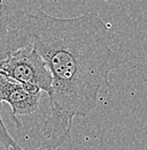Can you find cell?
I'll list each match as a JSON object with an SVG mask.
<instances>
[{
  "mask_svg": "<svg viewBox=\"0 0 147 150\" xmlns=\"http://www.w3.org/2000/svg\"><path fill=\"white\" fill-rule=\"evenodd\" d=\"M24 18L25 11L13 9L0 2V64L14 51L31 43ZM5 131L6 126L0 117V135Z\"/></svg>",
  "mask_w": 147,
  "mask_h": 150,
  "instance_id": "3",
  "label": "cell"
},
{
  "mask_svg": "<svg viewBox=\"0 0 147 150\" xmlns=\"http://www.w3.org/2000/svg\"><path fill=\"white\" fill-rule=\"evenodd\" d=\"M0 75L21 84L32 86L47 93L52 90V75L32 42L14 51L0 64Z\"/></svg>",
  "mask_w": 147,
  "mask_h": 150,
  "instance_id": "2",
  "label": "cell"
},
{
  "mask_svg": "<svg viewBox=\"0 0 147 150\" xmlns=\"http://www.w3.org/2000/svg\"><path fill=\"white\" fill-rule=\"evenodd\" d=\"M5 150H24L23 148H8V149H5ZM34 150H38V149H34Z\"/></svg>",
  "mask_w": 147,
  "mask_h": 150,
  "instance_id": "5",
  "label": "cell"
},
{
  "mask_svg": "<svg viewBox=\"0 0 147 150\" xmlns=\"http://www.w3.org/2000/svg\"><path fill=\"white\" fill-rule=\"evenodd\" d=\"M25 27L52 75L50 112L38 150H71L75 118L86 117L99 94L110 87V73L124 58L111 49L109 25L94 12L55 18L25 11Z\"/></svg>",
  "mask_w": 147,
  "mask_h": 150,
  "instance_id": "1",
  "label": "cell"
},
{
  "mask_svg": "<svg viewBox=\"0 0 147 150\" xmlns=\"http://www.w3.org/2000/svg\"><path fill=\"white\" fill-rule=\"evenodd\" d=\"M41 90L32 86L21 84L16 81L0 75V103L9 104L12 119L18 128H22L18 117L29 115L39 108Z\"/></svg>",
  "mask_w": 147,
  "mask_h": 150,
  "instance_id": "4",
  "label": "cell"
}]
</instances>
